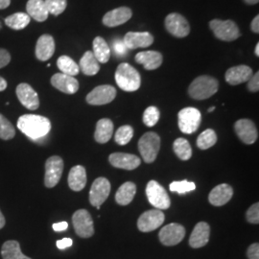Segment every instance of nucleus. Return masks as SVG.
Masks as SVG:
<instances>
[{"instance_id":"obj_27","label":"nucleus","mask_w":259,"mask_h":259,"mask_svg":"<svg viewBox=\"0 0 259 259\" xmlns=\"http://www.w3.org/2000/svg\"><path fill=\"white\" fill-rule=\"evenodd\" d=\"M26 10L28 16L38 22L46 21L49 16L45 0H29Z\"/></svg>"},{"instance_id":"obj_31","label":"nucleus","mask_w":259,"mask_h":259,"mask_svg":"<svg viewBox=\"0 0 259 259\" xmlns=\"http://www.w3.org/2000/svg\"><path fill=\"white\" fill-rule=\"evenodd\" d=\"M137 192V186L134 183H125L118 188L115 194V201L120 205L129 204L135 198Z\"/></svg>"},{"instance_id":"obj_36","label":"nucleus","mask_w":259,"mask_h":259,"mask_svg":"<svg viewBox=\"0 0 259 259\" xmlns=\"http://www.w3.org/2000/svg\"><path fill=\"white\" fill-rule=\"evenodd\" d=\"M217 142V136L212 129L204 131L197 139V146L202 150H206L212 147Z\"/></svg>"},{"instance_id":"obj_35","label":"nucleus","mask_w":259,"mask_h":259,"mask_svg":"<svg viewBox=\"0 0 259 259\" xmlns=\"http://www.w3.org/2000/svg\"><path fill=\"white\" fill-rule=\"evenodd\" d=\"M174 152L177 157L181 158L182 160H188L192 157V149L189 144V142L186 139L180 138L174 141L173 144Z\"/></svg>"},{"instance_id":"obj_54","label":"nucleus","mask_w":259,"mask_h":259,"mask_svg":"<svg viewBox=\"0 0 259 259\" xmlns=\"http://www.w3.org/2000/svg\"><path fill=\"white\" fill-rule=\"evenodd\" d=\"M214 110H215V107H211V108L208 109V112H212Z\"/></svg>"},{"instance_id":"obj_12","label":"nucleus","mask_w":259,"mask_h":259,"mask_svg":"<svg viewBox=\"0 0 259 259\" xmlns=\"http://www.w3.org/2000/svg\"><path fill=\"white\" fill-rule=\"evenodd\" d=\"M165 220V215L159 209H152L140 215L138 220V228L142 232H150L157 230Z\"/></svg>"},{"instance_id":"obj_19","label":"nucleus","mask_w":259,"mask_h":259,"mask_svg":"<svg viewBox=\"0 0 259 259\" xmlns=\"http://www.w3.org/2000/svg\"><path fill=\"white\" fill-rule=\"evenodd\" d=\"M51 84L58 91L66 94H74L79 90V82L74 77L64 73H56L51 78Z\"/></svg>"},{"instance_id":"obj_10","label":"nucleus","mask_w":259,"mask_h":259,"mask_svg":"<svg viewBox=\"0 0 259 259\" xmlns=\"http://www.w3.org/2000/svg\"><path fill=\"white\" fill-rule=\"evenodd\" d=\"M111 193V184L106 178H97L93 182L90 191V203L92 205L100 208Z\"/></svg>"},{"instance_id":"obj_25","label":"nucleus","mask_w":259,"mask_h":259,"mask_svg":"<svg viewBox=\"0 0 259 259\" xmlns=\"http://www.w3.org/2000/svg\"><path fill=\"white\" fill-rule=\"evenodd\" d=\"M162 55L157 51H142L136 55V62L146 70H155L162 64Z\"/></svg>"},{"instance_id":"obj_44","label":"nucleus","mask_w":259,"mask_h":259,"mask_svg":"<svg viewBox=\"0 0 259 259\" xmlns=\"http://www.w3.org/2000/svg\"><path fill=\"white\" fill-rule=\"evenodd\" d=\"M11 62V55L6 49L0 48V68L5 67Z\"/></svg>"},{"instance_id":"obj_30","label":"nucleus","mask_w":259,"mask_h":259,"mask_svg":"<svg viewBox=\"0 0 259 259\" xmlns=\"http://www.w3.org/2000/svg\"><path fill=\"white\" fill-rule=\"evenodd\" d=\"M93 55L100 64H106L111 58V49L107 41L101 37L94 38L93 44Z\"/></svg>"},{"instance_id":"obj_4","label":"nucleus","mask_w":259,"mask_h":259,"mask_svg":"<svg viewBox=\"0 0 259 259\" xmlns=\"http://www.w3.org/2000/svg\"><path fill=\"white\" fill-rule=\"evenodd\" d=\"M160 148V138L153 132L146 133L139 139V150L143 160L147 163H152L156 160Z\"/></svg>"},{"instance_id":"obj_18","label":"nucleus","mask_w":259,"mask_h":259,"mask_svg":"<svg viewBox=\"0 0 259 259\" xmlns=\"http://www.w3.org/2000/svg\"><path fill=\"white\" fill-rule=\"evenodd\" d=\"M133 16L132 10L128 7H119L108 12L103 18V24L108 27H116L126 23Z\"/></svg>"},{"instance_id":"obj_6","label":"nucleus","mask_w":259,"mask_h":259,"mask_svg":"<svg viewBox=\"0 0 259 259\" xmlns=\"http://www.w3.org/2000/svg\"><path fill=\"white\" fill-rule=\"evenodd\" d=\"M202 122V114L195 108H185L178 113L179 128L184 134H193L199 129Z\"/></svg>"},{"instance_id":"obj_49","label":"nucleus","mask_w":259,"mask_h":259,"mask_svg":"<svg viewBox=\"0 0 259 259\" xmlns=\"http://www.w3.org/2000/svg\"><path fill=\"white\" fill-rule=\"evenodd\" d=\"M11 0H0V10L6 9L9 7Z\"/></svg>"},{"instance_id":"obj_26","label":"nucleus","mask_w":259,"mask_h":259,"mask_svg":"<svg viewBox=\"0 0 259 259\" xmlns=\"http://www.w3.org/2000/svg\"><path fill=\"white\" fill-rule=\"evenodd\" d=\"M87 185V172L84 167L76 165L72 167L68 174V185L73 191H81Z\"/></svg>"},{"instance_id":"obj_32","label":"nucleus","mask_w":259,"mask_h":259,"mask_svg":"<svg viewBox=\"0 0 259 259\" xmlns=\"http://www.w3.org/2000/svg\"><path fill=\"white\" fill-rule=\"evenodd\" d=\"M1 255L3 259H31L24 255L18 241H6L1 248Z\"/></svg>"},{"instance_id":"obj_37","label":"nucleus","mask_w":259,"mask_h":259,"mask_svg":"<svg viewBox=\"0 0 259 259\" xmlns=\"http://www.w3.org/2000/svg\"><path fill=\"white\" fill-rule=\"evenodd\" d=\"M16 136V130L13 124L3 114L0 113V139L10 140Z\"/></svg>"},{"instance_id":"obj_17","label":"nucleus","mask_w":259,"mask_h":259,"mask_svg":"<svg viewBox=\"0 0 259 259\" xmlns=\"http://www.w3.org/2000/svg\"><path fill=\"white\" fill-rule=\"evenodd\" d=\"M154 37L148 32H129L123 38V44L126 48L137 49L145 48L152 46Z\"/></svg>"},{"instance_id":"obj_43","label":"nucleus","mask_w":259,"mask_h":259,"mask_svg":"<svg viewBox=\"0 0 259 259\" xmlns=\"http://www.w3.org/2000/svg\"><path fill=\"white\" fill-rule=\"evenodd\" d=\"M248 89L251 93H257L259 91V72H256L255 75H252L249 80Z\"/></svg>"},{"instance_id":"obj_51","label":"nucleus","mask_w":259,"mask_h":259,"mask_svg":"<svg viewBox=\"0 0 259 259\" xmlns=\"http://www.w3.org/2000/svg\"><path fill=\"white\" fill-rule=\"evenodd\" d=\"M5 224H6V221H5V217H4V215L2 214L1 210H0V230L4 228Z\"/></svg>"},{"instance_id":"obj_23","label":"nucleus","mask_w":259,"mask_h":259,"mask_svg":"<svg viewBox=\"0 0 259 259\" xmlns=\"http://www.w3.org/2000/svg\"><path fill=\"white\" fill-rule=\"evenodd\" d=\"M55 52V40L50 35H42L38 37L36 46V57L38 61H48Z\"/></svg>"},{"instance_id":"obj_22","label":"nucleus","mask_w":259,"mask_h":259,"mask_svg":"<svg viewBox=\"0 0 259 259\" xmlns=\"http://www.w3.org/2000/svg\"><path fill=\"white\" fill-rule=\"evenodd\" d=\"M210 228L207 223L200 222L195 226L194 230L189 238V245L194 248L199 249L205 246L209 240Z\"/></svg>"},{"instance_id":"obj_38","label":"nucleus","mask_w":259,"mask_h":259,"mask_svg":"<svg viewBox=\"0 0 259 259\" xmlns=\"http://www.w3.org/2000/svg\"><path fill=\"white\" fill-rule=\"evenodd\" d=\"M133 137H134V129L129 125H125L116 131L114 140L117 144L123 146L128 144L131 139H133Z\"/></svg>"},{"instance_id":"obj_34","label":"nucleus","mask_w":259,"mask_h":259,"mask_svg":"<svg viewBox=\"0 0 259 259\" xmlns=\"http://www.w3.org/2000/svg\"><path fill=\"white\" fill-rule=\"evenodd\" d=\"M30 19L25 13H16L5 19V24L13 30H22L30 23Z\"/></svg>"},{"instance_id":"obj_50","label":"nucleus","mask_w":259,"mask_h":259,"mask_svg":"<svg viewBox=\"0 0 259 259\" xmlns=\"http://www.w3.org/2000/svg\"><path fill=\"white\" fill-rule=\"evenodd\" d=\"M6 88H7V82H6V80H5L4 78L0 77V92L5 91Z\"/></svg>"},{"instance_id":"obj_33","label":"nucleus","mask_w":259,"mask_h":259,"mask_svg":"<svg viewBox=\"0 0 259 259\" xmlns=\"http://www.w3.org/2000/svg\"><path fill=\"white\" fill-rule=\"evenodd\" d=\"M58 68L61 70V73L69 75L74 77L79 73L80 68L79 65L68 56H61L57 61Z\"/></svg>"},{"instance_id":"obj_8","label":"nucleus","mask_w":259,"mask_h":259,"mask_svg":"<svg viewBox=\"0 0 259 259\" xmlns=\"http://www.w3.org/2000/svg\"><path fill=\"white\" fill-rule=\"evenodd\" d=\"M75 232L82 238H90L94 234L93 220L91 213L85 209H79L72 216Z\"/></svg>"},{"instance_id":"obj_53","label":"nucleus","mask_w":259,"mask_h":259,"mask_svg":"<svg viewBox=\"0 0 259 259\" xmlns=\"http://www.w3.org/2000/svg\"><path fill=\"white\" fill-rule=\"evenodd\" d=\"M254 53H255V55L256 57H258L259 56V44L256 45V47H255V49H254Z\"/></svg>"},{"instance_id":"obj_16","label":"nucleus","mask_w":259,"mask_h":259,"mask_svg":"<svg viewBox=\"0 0 259 259\" xmlns=\"http://www.w3.org/2000/svg\"><path fill=\"white\" fill-rule=\"evenodd\" d=\"M234 130L238 138L246 144H252L258 138V132L254 123L250 119H240L234 124Z\"/></svg>"},{"instance_id":"obj_24","label":"nucleus","mask_w":259,"mask_h":259,"mask_svg":"<svg viewBox=\"0 0 259 259\" xmlns=\"http://www.w3.org/2000/svg\"><path fill=\"white\" fill-rule=\"evenodd\" d=\"M233 189L232 186L227 184H222L213 188L208 196V201L212 205L222 206L231 201Z\"/></svg>"},{"instance_id":"obj_52","label":"nucleus","mask_w":259,"mask_h":259,"mask_svg":"<svg viewBox=\"0 0 259 259\" xmlns=\"http://www.w3.org/2000/svg\"><path fill=\"white\" fill-rule=\"evenodd\" d=\"M244 1L249 5H254V4H257L259 2V0H244Z\"/></svg>"},{"instance_id":"obj_1","label":"nucleus","mask_w":259,"mask_h":259,"mask_svg":"<svg viewBox=\"0 0 259 259\" xmlns=\"http://www.w3.org/2000/svg\"><path fill=\"white\" fill-rule=\"evenodd\" d=\"M18 128L29 139L36 140L47 137L51 130V123L41 115L24 114L18 120Z\"/></svg>"},{"instance_id":"obj_7","label":"nucleus","mask_w":259,"mask_h":259,"mask_svg":"<svg viewBox=\"0 0 259 259\" xmlns=\"http://www.w3.org/2000/svg\"><path fill=\"white\" fill-rule=\"evenodd\" d=\"M146 195L149 203L157 209L169 208L171 201L166 190L156 181H150L146 186Z\"/></svg>"},{"instance_id":"obj_5","label":"nucleus","mask_w":259,"mask_h":259,"mask_svg":"<svg viewBox=\"0 0 259 259\" xmlns=\"http://www.w3.org/2000/svg\"><path fill=\"white\" fill-rule=\"evenodd\" d=\"M209 27L214 36L224 41H232L240 37L239 28L232 20L213 19L209 22Z\"/></svg>"},{"instance_id":"obj_29","label":"nucleus","mask_w":259,"mask_h":259,"mask_svg":"<svg viewBox=\"0 0 259 259\" xmlns=\"http://www.w3.org/2000/svg\"><path fill=\"white\" fill-rule=\"evenodd\" d=\"M79 68L87 76L96 75L100 70V65L92 51H87L80 60Z\"/></svg>"},{"instance_id":"obj_21","label":"nucleus","mask_w":259,"mask_h":259,"mask_svg":"<svg viewBox=\"0 0 259 259\" xmlns=\"http://www.w3.org/2000/svg\"><path fill=\"white\" fill-rule=\"evenodd\" d=\"M252 76V69L248 65H237L231 67L226 72V81L232 85L248 82Z\"/></svg>"},{"instance_id":"obj_46","label":"nucleus","mask_w":259,"mask_h":259,"mask_svg":"<svg viewBox=\"0 0 259 259\" xmlns=\"http://www.w3.org/2000/svg\"><path fill=\"white\" fill-rule=\"evenodd\" d=\"M72 244H73V241H72V239H70V238H64V239L57 241V247L60 250L66 249V248L72 246Z\"/></svg>"},{"instance_id":"obj_45","label":"nucleus","mask_w":259,"mask_h":259,"mask_svg":"<svg viewBox=\"0 0 259 259\" xmlns=\"http://www.w3.org/2000/svg\"><path fill=\"white\" fill-rule=\"evenodd\" d=\"M247 254H248V258L249 259H258V243H254V244H251L250 247H249V249H248V251H247Z\"/></svg>"},{"instance_id":"obj_3","label":"nucleus","mask_w":259,"mask_h":259,"mask_svg":"<svg viewBox=\"0 0 259 259\" xmlns=\"http://www.w3.org/2000/svg\"><path fill=\"white\" fill-rule=\"evenodd\" d=\"M219 83L211 76H199L188 88L189 95L196 100H204L218 92Z\"/></svg>"},{"instance_id":"obj_39","label":"nucleus","mask_w":259,"mask_h":259,"mask_svg":"<svg viewBox=\"0 0 259 259\" xmlns=\"http://www.w3.org/2000/svg\"><path fill=\"white\" fill-rule=\"evenodd\" d=\"M160 112L157 107H148L143 113V122L147 127H154L159 120Z\"/></svg>"},{"instance_id":"obj_2","label":"nucleus","mask_w":259,"mask_h":259,"mask_svg":"<svg viewBox=\"0 0 259 259\" xmlns=\"http://www.w3.org/2000/svg\"><path fill=\"white\" fill-rule=\"evenodd\" d=\"M115 82L121 90L128 93H133L140 88L141 77L139 71L134 66L127 63H123L116 68Z\"/></svg>"},{"instance_id":"obj_42","label":"nucleus","mask_w":259,"mask_h":259,"mask_svg":"<svg viewBox=\"0 0 259 259\" xmlns=\"http://www.w3.org/2000/svg\"><path fill=\"white\" fill-rule=\"evenodd\" d=\"M246 218L247 221L250 224H255L257 225L259 223V204H252L248 211L246 213Z\"/></svg>"},{"instance_id":"obj_28","label":"nucleus","mask_w":259,"mask_h":259,"mask_svg":"<svg viewBox=\"0 0 259 259\" xmlns=\"http://www.w3.org/2000/svg\"><path fill=\"white\" fill-rule=\"evenodd\" d=\"M113 134V123L108 118H103L97 122L94 139L98 143H107Z\"/></svg>"},{"instance_id":"obj_13","label":"nucleus","mask_w":259,"mask_h":259,"mask_svg":"<svg viewBox=\"0 0 259 259\" xmlns=\"http://www.w3.org/2000/svg\"><path fill=\"white\" fill-rule=\"evenodd\" d=\"M116 96V90L109 84L98 85L87 96V102L93 106H102L112 102Z\"/></svg>"},{"instance_id":"obj_14","label":"nucleus","mask_w":259,"mask_h":259,"mask_svg":"<svg viewBox=\"0 0 259 259\" xmlns=\"http://www.w3.org/2000/svg\"><path fill=\"white\" fill-rule=\"evenodd\" d=\"M167 31L176 37H185L190 33V26L185 17L180 14H169L165 19Z\"/></svg>"},{"instance_id":"obj_47","label":"nucleus","mask_w":259,"mask_h":259,"mask_svg":"<svg viewBox=\"0 0 259 259\" xmlns=\"http://www.w3.org/2000/svg\"><path fill=\"white\" fill-rule=\"evenodd\" d=\"M68 228V224L66 222L56 223L53 225V230L55 232H64Z\"/></svg>"},{"instance_id":"obj_9","label":"nucleus","mask_w":259,"mask_h":259,"mask_svg":"<svg viewBox=\"0 0 259 259\" xmlns=\"http://www.w3.org/2000/svg\"><path fill=\"white\" fill-rule=\"evenodd\" d=\"M64 171V160L59 156L50 157L46 162L45 185L47 188L55 187L59 184Z\"/></svg>"},{"instance_id":"obj_11","label":"nucleus","mask_w":259,"mask_h":259,"mask_svg":"<svg viewBox=\"0 0 259 259\" xmlns=\"http://www.w3.org/2000/svg\"><path fill=\"white\" fill-rule=\"evenodd\" d=\"M185 227L177 223L164 226L158 233L159 240L164 246L178 245L185 238Z\"/></svg>"},{"instance_id":"obj_48","label":"nucleus","mask_w":259,"mask_h":259,"mask_svg":"<svg viewBox=\"0 0 259 259\" xmlns=\"http://www.w3.org/2000/svg\"><path fill=\"white\" fill-rule=\"evenodd\" d=\"M250 28L251 31L255 34L259 33V16H256L254 19H252L251 23H250Z\"/></svg>"},{"instance_id":"obj_15","label":"nucleus","mask_w":259,"mask_h":259,"mask_svg":"<svg viewBox=\"0 0 259 259\" xmlns=\"http://www.w3.org/2000/svg\"><path fill=\"white\" fill-rule=\"evenodd\" d=\"M16 93L19 102L28 110L36 111L39 107V99L37 93L30 84L26 83H19Z\"/></svg>"},{"instance_id":"obj_20","label":"nucleus","mask_w":259,"mask_h":259,"mask_svg":"<svg viewBox=\"0 0 259 259\" xmlns=\"http://www.w3.org/2000/svg\"><path fill=\"white\" fill-rule=\"evenodd\" d=\"M109 161L112 166L124 170H134L140 165L139 157L126 153H113L109 157Z\"/></svg>"},{"instance_id":"obj_41","label":"nucleus","mask_w":259,"mask_h":259,"mask_svg":"<svg viewBox=\"0 0 259 259\" xmlns=\"http://www.w3.org/2000/svg\"><path fill=\"white\" fill-rule=\"evenodd\" d=\"M169 188L172 192H177L179 194H185L187 192L195 190L196 185H195L194 183H191V182H188V181H182V182L171 183Z\"/></svg>"},{"instance_id":"obj_40","label":"nucleus","mask_w":259,"mask_h":259,"mask_svg":"<svg viewBox=\"0 0 259 259\" xmlns=\"http://www.w3.org/2000/svg\"><path fill=\"white\" fill-rule=\"evenodd\" d=\"M48 13L53 16H59L65 12L67 6L66 0H45Z\"/></svg>"}]
</instances>
